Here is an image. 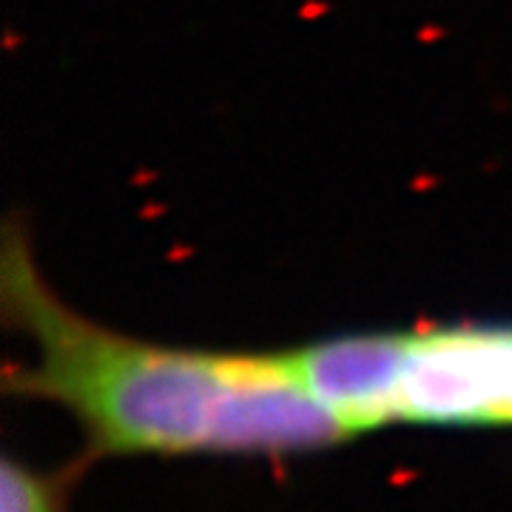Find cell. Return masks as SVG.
Returning <instances> with one entry per match:
<instances>
[{
    "label": "cell",
    "instance_id": "cell-2",
    "mask_svg": "<svg viewBox=\"0 0 512 512\" xmlns=\"http://www.w3.org/2000/svg\"><path fill=\"white\" fill-rule=\"evenodd\" d=\"M353 436L390 427H512V322L362 330L288 350Z\"/></svg>",
    "mask_w": 512,
    "mask_h": 512
},
{
    "label": "cell",
    "instance_id": "cell-1",
    "mask_svg": "<svg viewBox=\"0 0 512 512\" xmlns=\"http://www.w3.org/2000/svg\"><path fill=\"white\" fill-rule=\"evenodd\" d=\"M0 305L35 353L6 370L3 390L66 410L89 458H288L350 439L288 350L177 348L72 308L40 271L20 220L3 231Z\"/></svg>",
    "mask_w": 512,
    "mask_h": 512
},
{
    "label": "cell",
    "instance_id": "cell-3",
    "mask_svg": "<svg viewBox=\"0 0 512 512\" xmlns=\"http://www.w3.org/2000/svg\"><path fill=\"white\" fill-rule=\"evenodd\" d=\"M72 470L43 473L20 458H3L0 512H69Z\"/></svg>",
    "mask_w": 512,
    "mask_h": 512
}]
</instances>
